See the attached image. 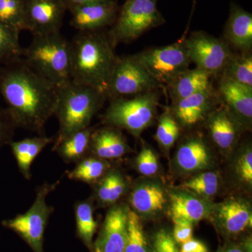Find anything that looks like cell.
Returning <instances> with one entry per match:
<instances>
[{"label":"cell","instance_id":"1","mask_svg":"<svg viewBox=\"0 0 252 252\" xmlns=\"http://www.w3.org/2000/svg\"><path fill=\"white\" fill-rule=\"evenodd\" d=\"M59 88L24 59L0 67V95L16 127L44 135L46 123L54 117Z\"/></svg>","mask_w":252,"mask_h":252},{"label":"cell","instance_id":"2","mask_svg":"<svg viewBox=\"0 0 252 252\" xmlns=\"http://www.w3.org/2000/svg\"><path fill=\"white\" fill-rule=\"evenodd\" d=\"M70 49L71 81L94 88L106 95L119 59L107 34L79 32L70 41Z\"/></svg>","mask_w":252,"mask_h":252},{"label":"cell","instance_id":"3","mask_svg":"<svg viewBox=\"0 0 252 252\" xmlns=\"http://www.w3.org/2000/svg\"><path fill=\"white\" fill-rule=\"evenodd\" d=\"M107 99L105 94L97 89L72 81L60 87L54 115L59 121V130L54 145L67 136L89 127Z\"/></svg>","mask_w":252,"mask_h":252},{"label":"cell","instance_id":"4","mask_svg":"<svg viewBox=\"0 0 252 252\" xmlns=\"http://www.w3.org/2000/svg\"><path fill=\"white\" fill-rule=\"evenodd\" d=\"M23 59L59 88L72 81L70 41L60 32L33 35Z\"/></svg>","mask_w":252,"mask_h":252},{"label":"cell","instance_id":"5","mask_svg":"<svg viewBox=\"0 0 252 252\" xmlns=\"http://www.w3.org/2000/svg\"><path fill=\"white\" fill-rule=\"evenodd\" d=\"M158 0H125L107 35L115 47L137 39L165 23L157 7Z\"/></svg>","mask_w":252,"mask_h":252},{"label":"cell","instance_id":"6","mask_svg":"<svg viewBox=\"0 0 252 252\" xmlns=\"http://www.w3.org/2000/svg\"><path fill=\"white\" fill-rule=\"evenodd\" d=\"M158 95L154 90L130 97L110 99V104L103 115V122L108 126L125 129L138 135L153 122Z\"/></svg>","mask_w":252,"mask_h":252},{"label":"cell","instance_id":"7","mask_svg":"<svg viewBox=\"0 0 252 252\" xmlns=\"http://www.w3.org/2000/svg\"><path fill=\"white\" fill-rule=\"evenodd\" d=\"M159 85H168L189 69L190 60L185 41L154 48L133 56Z\"/></svg>","mask_w":252,"mask_h":252},{"label":"cell","instance_id":"8","mask_svg":"<svg viewBox=\"0 0 252 252\" xmlns=\"http://www.w3.org/2000/svg\"><path fill=\"white\" fill-rule=\"evenodd\" d=\"M56 186L57 183L41 186L27 212L4 222L5 226L18 233L34 252H43L44 230L53 212V207L46 203V198Z\"/></svg>","mask_w":252,"mask_h":252},{"label":"cell","instance_id":"9","mask_svg":"<svg viewBox=\"0 0 252 252\" xmlns=\"http://www.w3.org/2000/svg\"><path fill=\"white\" fill-rule=\"evenodd\" d=\"M159 86L133 56L119 57L106 96L109 99L130 97L156 90Z\"/></svg>","mask_w":252,"mask_h":252},{"label":"cell","instance_id":"10","mask_svg":"<svg viewBox=\"0 0 252 252\" xmlns=\"http://www.w3.org/2000/svg\"><path fill=\"white\" fill-rule=\"evenodd\" d=\"M190 62L215 76L223 72L233 56L225 41L205 32H194L185 40Z\"/></svg>","mask_w":252,"mask_h":252},{"label":"cell","instance_id":"11","mask_svg":"<svg viewBox=\"0 0 252 252\" xmlns=\"http://www.w3.org/2000/svg\"><path fill=\"white\" fill-rule=\"evenodd\" d=\"M28 31L33 35L60 32L67 6L63 0H24Z\"/></svg>","mask_w":252,"mask_h":252},{"label":"cell","instance_id":"12","mask_svg":"<svg viewBox=\"0 0 252 252\" xmlns=\"http://www.w3.org/2000/svg\"><path fill=\"white\" fill-rule=\"evenodd\" d=\"M69 11L73 28L79 32H95L112 26L119 10L116 0H110L82 5Z\"/></svg>","mask_w":252,"mask_h":252},{"label":"cell","instance_id":"13","mask_svg":"<svg viewBox=\"0 0 252 252\" xmlns=\"http://www.w3.org/2000/svg\"><path fill=\"white\" fill-rule=\"evenodd\" d=\"M128 210L124 205H114L109 209L95 243V252H124Z\"/></svg>","mask_w":252,"mask_h":252},{"label":"cell","instance_id":"14","mask_svg":"<svg viewBox=\"0 0 252 252\" xmlns=\"http://www.w3.org/2000/svg\"><path fill=\"white\" fill-rule=\"evenodd\" d=\"M228 45L248 53L252 46V15L238 4H230L229 17L224 30Z\"/></svg>","mask_w":252,"mask_h":252},{"label":"cell","instance_id":"15","mask_svg":"<svg viewBox=\"0 0 252 252\" xmlns=\"http://www.w3.org/2000/svg\"><path fill=\"white\" fill-rule=\"evenodd\" d=\"M128 152V146L117 127L108 126L93 130L89 154L103 160L119 158Z\"/></svg>","mask_w":252,"mask_h":252},{"label":"cell","instance_id":"16","mask_svg":"<svg viewBox=\"0 0 252 252\" xmlns=\"http://www.w3.org/2000/svg\"><path fill=\"white\" fill-rule=\"evenodd\" d=\"M215 97L216 94L212 89L175 101L173 111L176 119L183 126L195 125L206 115Z\"/></svg>","mask_w":252,"mask_h":252},{"label":"cell","instance_id":"17","mask_svg":"<svg viewBox=\"0 0 252 252\" xmlns=\"http://www.w3.org/2000/svg\"><path fill=\"white\" fill-rule=\"evenodd\" d=\"M219 94L235 115L251 120L252 118V88L247 87L222 76Z\"/></svg>","mask_w":252,"mask_h":252},{"label":"cell","instance_id":"18","mask_svg":"<svg viewBox=\"0 0 252 252\" xmlns=\"http://www.w3.org/2000/svg\"><path fill=\"white\" fill-rule=\"evenodd\" d=\"M212 74L200 69H188L167 85L174 101L212 89Z\"/></svg>","mask_w":252,"mask_h":252},{"label":"cell","instance_id":"19","mask_svg":"<svg viewBox=\"0 0 252 252\" xmlns=\"http://www.w3.org/2000/svg\"><path fill=\"white\" fill-rule=\"evenodd\" d=\"M219 221L225 231L238 234L252 225L248 205L239 199H230L220 204L217 210Z\"/></svg>","mask_w":252,"mask_h":252},{"label":"cell","instance_id":"20","mask_svg":"<svg viewBox=\"0 0 252 252\" xmlns=\"http://www.w3.org/2000/svg\"><path fill=\"white\" fill-rule=\"evenodd\" d=\"M54 141L53 137L44 135L10 142L20 172L26 180L31 179V166L34 159L46 146Z\"/></svg>","mask_w":252,"mask_h":252},{"label":"cell","instance_id":"21","mask_svg":"<svg viewBox=\"0 0 252 252\" xmlns=\"http://www.w3.org/2000/svg\"><path fill=\"white\" fill-rule=\"evenodd\" d=\"M92 132L93 129L89 127L74 132L55 144L54 150L67 163H77L89 156Z\"/></svg>","mask_w":252,"mask_h":252},{"label":"cell","instance_id":"22","mask_svg":"<svg viewBox=\"0 0 252 252\" xmlns=\"http://www.w3.org/2000/svg\"><path fill=\"white\" fill-rule=\"evenodd\" d=\"M130 202L135 212L149 215L162 210L166 198L160 187L148 184L136 187L131 193Z\"/></svg>","mask_w":252,"mask_h":252},{"label":"cell","instance_id":"23","mask_svg":"<svg viewBox=\"0 0 252 252\" xmlns=\"http://www.w3.org/2000/svg\"><path fill=\"white\" fill-rule=\"evenodd\" d=\"M210 157L208 149L203 141L198 138L190 139L179 149L177 165L186 172L203 170L208 166Z\"/></svg>","mask_w":252,"mask_h":252},{"label":"cell","instance_id":"24","mask_svg":"<svg viewBox=\"0 0 252 252\" xmlns=\"http://www.w3.org/2000/svg\"><path fill=\"white\" fill-rule=\"evenodd\" d=\"M209 128L212 140L220 149L230 148L236 140L238 127L226 109H220L212 114Z\"/></svg>","mask_w":252,"mask_h":252},{"label":"cell","instance_id":"25","mask_svg":"<svg viewBox=\"0 0 252 252\" xmlns=\"http://www.w3.org/2000/svg\"><path fill=\"white\" fill-rule=\"evenodd\" d=\"M208 213V206L200 199L182 193L172 194L170 196L172 220H187L194 223L205 219Z\"/></svg>","mask_w":252,"mask_h":252},{"label":"cell","instance_id":"26","mask_svg":"<svg viewBox=\"0 0 252 252\" xmlns=\"http://www.w3.org/2000/svg\"><path fill=\"white\" fill-rule=\"evenodd\" d=\"M97 182L94 197L100 205H114L125 193L126 181L120 172L114 170L107 172Z\"/></svg>","mask_w":252,"mask_h":252},{"label":"cell","instance_id":"27","mask_svg":"<svg viewBox=\"0 0 252 252\" xmlns=\"http://www.w3.org/2000/svg\"><path fill=\"white\" fill-rule=\"evenodd\" d=\"M109 168L103 159L88 156L78 162L72 171L68 172V178L87 184H94L100 180Z\"/></svg>","mask_w":252,"mask_h":252},{"label":"cell","instance_id":"28","mask_svg":"<svg viewBox=\"0 0 252 252\" xmlns=\"http://www.w3.org/2000/svg\"><path fill=\"white\" fill-rule=\"evenodd\" d=\"M19 36L18 32L0 22V64L4 65L22 59L24 49Z\"/></svg>","mask_w":252,"mask_h":252},{"label":"cell","instance_id":"29","mask_svg":"<svg viewBox=\"0 0 252 252\" xmlns=\"http://www.w3.org/2000/svg\"><path fill=\"white\" fill-rule=\"evenodd\" d=\"M223 77L252 88V56L249 53L233 55L223 72Z\"/></svg>","mask_w":252,"mask_h":252},{"label":"cell","instance_id":"30","mask_svg":"<svg viewBox=\"0 0 252 252\" xmlns=\"http://www.w3.org/2000/svg\"><path fill=\"white\" fill-rule=\"evenodd\" d=\"M74 210L78 235L87 246L91 247L97 228V222L94 216L92 201L86 200L78 202Z\"/></svg>","mask_w":252,"mask_h":252},{"label":"cell","instance_id":"31","mask_svg":"<svg viewBox=\"0 0 252 252\" xmlns=\"http://www.w3.org/2000/svg\"><path fill=\"white\" fill-rule=\"evenodd\" d=\"M0 22L19 33L28 31L24 0H0Z\"/></svg>","mask_w":252,"mask_h":252},{"label":"cell","instance_id":"32","mask_svg":"<svg viewBox=\"0 0 252 252\" xmlns=\"http://www.w3.org/2000/svg\"><path fill=\"white\" fill-rule=\"evenodd\" d=\"M124 252H149L140 218L130 210L127 213V234Z\"/></svg>","mask_w":252,"mask_h":252},{"label":"cell","instance_id":"33","mask_svg":"<svg viewBox=\"0 0 252 252\" xmlns=\"http://www.w3.org/2000/svg\"><path fill=\"white\" fill-rule=\"evenodd\" d=\"M181 187L198 195L212 196L218 190V175L213 172H204L185 182Z\"/></svg>","mask_w":252,"mask_h":252},{"label":"cell","instance_id":"34","mask_svg":"<svg viewBox=\"0 0 252 252\" xmlns=\"http://www.w3.org/2000/svg\"><path fill=\"white\" fill-rule=\"evenodd\" d=\"M180 135V126L177 120L170 114H165L159 120L156 139L165 148L173 146Z\"/></svg>","mask_w":252,"mask_h":252},{"label":"cell","instance_id":"35","mask_svg":"<svg viewBox=\"0 0 252 252\" xmlns=\"http://www.w3.org/2000/svg\"><path fill=\"white\" fill-rule=\"evenodd\" d=\"M137 170L144 176H152L158 170L157 156L152 149H142L137 158Z\"/></svg>","mask_w":252,"mask_h":252},{"label":"cell","instance_id":"36","mask_svg":"<svg viewBox=\"0 0 252 252\" xmlns=\"http://www.w3.org/2000/svg\"><path fill=\"white\" fill-rule=\"evenodd\" d=\"M174 223L173 240L175 243L182 244L193 238V223L189 220H172Z\"/></svg>","mask_w":252,"mask_h":252},{"label":"cell","instance_id":"37","mask_svg":"<svg viewBox=\"0 0 252 252\" xmlns=\"http://www.w3.org/2000/svg\"><path fill=\"white\" fill-rule=\"evenodd\" d=\"M16 127L7 109L0 108V145L12 142L11 137Z\"/></svg>","mask_w":252,"mask_h":252},{"label":"cell","instance_id":"38","mask_svg":"<svg viewBox=\"0 0 252 252\" xmlns=\"http://www.w3.org/2000/svg\"><path fill=\"white\" fill-rule=\"evenodd\" d=\"M237 172L239 177L245 183L252 185V152L251 149H248L245 153L242 154L237 165Z\"/></svg>","mask_w":252,"mask_h":252},{"label":"cell","instance_id":"39","mask_svg":"<svg viewBox=\"0 0 252 252\" xmlns=\"http://www.w3.org/2000/svg\"><path fill=\"white\" fill-rule=\"evenodd\" d=\"M175 242L165 230L158 232L154 240L155 252H175L177 250Z\"/></svg>","mask_w":252,"mask_h":252},{"label":"cell","instance_id":"40","mask_svg":"<svg viewBox=\"0 0 252 252\" xmlns=\"http://www.w3.org/2000/svg\"><path fill=\"white\" fill-rule=\"evenodd\" d=\"M180 252H210L206 245L200 240L190 239L189 241L182 244Z\"/></svg>","mask_w":252,"mask_h":252},{"label":"cell","instance_id":"41","mask_svg":"<svg viewBox=\"0 0 252 252\" xmlns=\"http://www.w3.org/2000/svg\"><path fill=\"white\" fill-rule=\"evenodd\" d=\"M67 10H70L77 6H82L91 3L99 2V1H110V0H63Z\"/></svg>","mask_w":252,"mask_h":252},{"label":"cell","instance_id":"42","mask_svg":"<svg viewBox=\"0 0 252 252\" xmlns=\"http://www.w3.org/2000/svg\"><path fill=\"white\" fill-rule=\"evenodd\" d=\"M217 252H244L240 248L235 247H230V248H223Z\"/></svg>","mask_w":252,"mask_h":252},{"label":"cell","instance_id":"43","mask_svg":"<svg viewBox=\"0 0 252 252\" xmlns=\"http://www.w3.org/2000/svg\"><path fill=\"white\" fill-rule=\"evenodd\" d=\"M175 252H180L178 250H176Z\"/></svg>","mask_w":252,"mask_h":252}]
</instances>
